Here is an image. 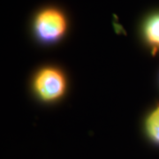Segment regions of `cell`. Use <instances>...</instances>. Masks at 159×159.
I'll return each mask as SVG.
<instances>
[{
	"instance_id": "cell-3",
	"label": "cell",
	"mask_w": 159,
	"mask_h": 159,
	"mask_svg": "<svg viewBox=\"0 0 159 159\" xmlns=\"http://www.w3.org/2000/svg\"><path fill=\"white\" fill-rule=\"evenodd\" d=\"M145 39L151 46L159 49V13L154 14L144 25Z\"/></svg>"
},
{
	"instance_id": "cell-4",
	"label": "cell",
	"mask_w": 159,
	"mask_h": 159,
	"mask_svg": "<svg viewBox=\"0 0 159 159\" xmlns=\"http://www.w3.org/2000/svg\"><path fill=\"white\" fill-rule=\"evenodd\" d=\"M145 130L150 141L159 145V106L148 116L145 122Z\"/></svg>"
},
{
	"instance_id": "cell-1",
	"label": "cell",
	"mask_w": 159,
	"mask_h": 159,
	"mask_svg": "<svg viewBox=\"0 0 159 159\" xmlns=\"http://www.w3.org/2000/svg\"><path fill=\"white\" fill-rule=\"evenodd\" d=\"M67 28L66 19L56 8H47L40 11L34 23V33L43 43H54L62 37Z\"/></svg>"
},
{
	"instance_id": "cell-2",
	"label": "cell",
	"mask_w": 159,
	"mask_h": 159,
	"mask_svg": "<svg viewBox=\"0 0 159 159\" xmlns=\"http://www.w3.org/2000/svg\"><path fill=\"white\" fill-rule=\"evenodd\" d=\"M34 90L45 102H52L62 97L66 91V79L61 71L53 67L40 70L34 76Z\"/></svg>"
}]
</instances>
